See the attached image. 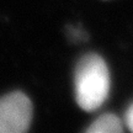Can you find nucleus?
I'll return each mask as SVG.
<instances>
[{"instance_id": "1", "label": "nucleus", "mask_w": 133, "mask_h": 133, "mask_svg": "<svg viewBox=\"0 0 133 133\" xmlns=\"http://www.w3.org/2000/svg\"><path fill=\"white\" fill-rule=\"evenodd\" d=\"M74 89L76 104L84 111H95L106 101L110 92V71L99 54L89 53L78 62Z\"/></svg>"}, {"instance_id": "3", "label": "nucleus", "mask_w": 133, "mask_h": 133, "mask_svg": "<svg viewBox=\"0 0 133 133\" xmlns=\"http://www.w3.org/2000/svg\"><path fill=\"white\" fill-rule=\"evenodd\" d=\"M122 131V122L114 114L101 115L86 128L88 133H121Z\"/></svg>"}, {"instance_id": "4", "label": "nucleus", "mask_w": 133, "mask_h": 133, "mask_svg": "<svg viewBox=\"0 0 133 133\" xmlns=\"http://www.w3.org/2000/svg\"><path fill=\"white\" fill-rule=\"evenodd\" d=\"M124 122L127 124V127L129 128V131L133 132V104L128 107V110L126 111L124 115Z\"/></svg>"}, {"instance_id": "2", "label": "nucleus", "mask_w": 133, "mask_h": 133, "mask_svg": "<svg viewBox=\"0 0 133 133\" xmlns=\"http://www.w3.org/2000/svg\"><path fill=\"white\" fill-rule=\"evenodd\" d=\"M32 102L29 96L14 91L0 97V133H24L32 121Z\"/></svg>"}]
</instances>
